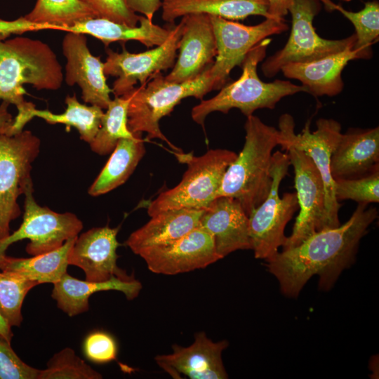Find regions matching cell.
<instances>
[{
	"label": "cell",
	"mask_w": 379,
	"mask_h": 379,
	"mask_svg": "<svg viewBox=\"0 0 379 379\" xmlns=\"http://www.w3.org/2000/svg\"><path fill=\"white\" fill-rule=\"evenodd\" d=\"M320 7L319 0L294 1L288 10L292 26L286 44L261 66L266 77L275 76L286 65L315 60L354 46L357 40L354 34L338 40L326 39L318 35L313 20Z\"/></svg>",
	"instance_id": "obj_9"
},
{
	"label": "cell",
	"mask_w": 379,
	"mask_h": 379,
	"mask_svg": "<svg viewBox=\"0 0 379 379\" xmlns=\"http://www.w3.org/2000/svg\"><path fill=\"white\" fill-rule=\"evenodd\" d=\"M179 53L172 70L164 76L173 82L195 78L213 62L217 54L215 34L209 15L194 13L183 16Z\"/></svg>",
	"instance_id": "obj_18"
},
{
	"label": "cell",
	"mask_w": 379,
	"mask_h": 379,
	"mask_svg": "<svg viewBox=\"0 0 379 379\" xmlns=\"http://www.w3.org/2000/svg\"><path fill=\"white\" fill-rule=\"evenodd\" d=\"M210 67L195 78L180 83L169 81L159 72L145 84L127 93L130 98L127 113L128 130L132 133L145 132L147 139L158 138L166 142L173 152H182L162 133L159 122L182 100L188 97L202 100L214 90Z\"/></svg>",
	"instance_id": "obj_5"
},
{
	"label": "cell",
	"mask_w": 379,
	"mask_h": 379,
	"mask_svg": "<svg viewBox=\"0 0 379 379\" xmlns=\"http://www.w3.org/2000/svg\"><path fill=\"white\" fill-rule=\"evenodd\" d=\"M128 7L134 13H140L152 21L154 13L161 6V0H124Z\"/></svg>",
	"instance_id": "obj_39"
},
{
	"label": "cell",
	"mask_w": 379,
	"mask_h": 379,
	"mask_svg": "<svg viewBox=\"0 0 379 379\" xmlns=\"http://www.w3.org/2000/svg\"><path fill=\"white\" fill-rule=\"evenodd\" d=\"M62 81V67L47 44L22 36L0 40V100L18 109L13 131L23 130L29 122V112L35 107L24 99L23 85L55 91L61 87Z\"/></svg>",
	"instance_id": "obj_2"
},
{
	"label": "cell",
	"mask_w": 379,
	"mask_h": 379,
	"mask_svg": "<svg viewBox=\"0 0 379 379\" xmlns=\"http://www.w3.org/2000/svg\"><path fill=\"white\" fill-rule=\"evenodd\" d=\"M76 238L67 240L57 249L31 258H13L5 254L0 258V270L39 284H55L67 272L69 253Z\"/></svg>",
	"instance_id": "obj_29"
},
{
	"label": "cell",
	"mask_w": 379,
	"mask_h": 379,
	"mask_svg": "<svg viewBox=\"0 0 379 379\" xmlns=\"http://www.w3.org/2000/svg\"><path fill=\"white\" fill-rule=\"evenodd\" d=\"M379 128H352L342 133L330 162L332 178H352L378 168Z\"/></svg>",
	"instance_id": "obj_21"
},
{
	"label": "cell",
	"mask_w": 379,
	"mask_h": 379,
	"mask_svg": "<svg viewBox=\"0 0 379 379\" xmlns=\"http://www.w3.org/2000/svg\"><path fill=\"white\" fill-rule=\"evenodd\" d=\"M198 227L213 237L220 259L237 250L251 249L248 216L236 199L216 197L204 209Z\"/></svg>",
	"instance_id": "obj_20"
},
{
	"label": "cell",
	"mask_w": 379,
	"mask_h": 379,
	"mask_svg": "<svg viewBox=\"0 0 379 379\" xmlns=\"http://www.w3.org/2000/svg\"><path fill=\"white\" fill-rule=\"evenodd\" d=\"M40 144L30 131L13 135L0 132V239L10 234L11 222L21 213L18 198L33 185L32 164Z\"/></svg>",
	"instance_id": "obj_8"
},
{
	"label": "cell",
	"mask_w": 379,
	"mask_h": 379,
	"mask_svg": "<svg viewBox=\"0 0 379 379\" xmlns=\"http://www.w3.org/2000/svg\"><path fill=\"white\" fill-rule=\"evenodd\" d=\"M354 46L342 51L306 62L290 63L283 66V74L302 83L308 93L314 96H334L343 89L342 72L353 60L360 59Z\"/></svg>",
	"instance_id": "obj_23"
},
{
	"label": "cell",
	"mask_w": 379,
	"mask_h": 379,
	"mask_svg": "<svg viewBox=\"0 0 379 379\" xmlns=\"http://www.w3.org/2000/svg\"><path fill=\"white\" fill-rule=\"evenodd\" d=\"M33 185L25 192L24 214L20 227L7 237L0 239V258L12 244L29 239L27 253L32 255L45 253L62 246L77 237L83 229V223L74 213H57L39 205L33 196Z\"/></svg>",
	"instance_id": "obj_11"
},
{
	"label": "cell",
	"mask_w": 379,
	"mask_h": 379,
	"mask_svg": "<svg viewBox=\"0 0 379 379\" xmlns=\"http://www.w3.org/2000/svg\"><path fill=\"white\" fill-rule=\"evenodd\" d=\"M367 206L358 203L343 225L317 232L266 260L283 294L296 298L314 275L319 277L320 289L328 291L333 286L341 272L354 262L361 239L378 217L377 208Z\"/></svg>",
	"instance_id": "obj_1"
},
{
	"label": "cell",
	"mask_w": 379,
	"mask_h": 379,
	"mask_svg": "<svg viewBox=\"0 0 379 379\" xmlns=\"http://www.w3.org/2000/svg\"><path fill=\"white\" fill-rule=\"evenodd\" d=\"M89 18L98 17L79 0H36L33 9L25 16L11 21L0 19V40L13 34L60 30Z\"/></svg>",
	"instance_id": "obj_22"
},
{
	"label": "cell",
	"mask_w": 379,
	"mask_h": 379,
	"mask_svg": "<svg viewBox=\"0 0 379 379\" xmlns=\"http://www.w3.org/2000/svg\"><path fill=\"white\" fill-rule=\"evenodd\" d=\"M161 7L162 19L168 22L194 13L233 21L244 20L250 15L269 18L267 0H163Z\"/></svg>",
	"instance_id": "obj_27"
},
{
	"label": "cell",
	"mask_w": 379,
	"mask_h": 379,
	"mask_svg": "<svg viewBox=\"0 0 379 379\" xmlns=\"http://www.w3.org/2000/svg\"><path fill=\"white\" fill-rule=\"evenodd\" d=\"M138 255L151 272L165 275L202 269L220 259L213 237L199 227L171 244L145 249Z\"/></svg>",
	"instance_id": "obj_15"
},
{
	"label": "cell",
	"mask_w": 379,
	"mask_h": 379,
	"mask_svg": "<svg viewBox=\"0 0 379 379\" xmlns=\"http://www.w3.org/2000/svg\"><path fill=\"white\" fill-rule=\"evenodd\" d=\"M182 32V20L171 27L167 39L161 45L145 52L133 53L125 47L121 53L110 49L103 62L105 76L116 77L112 86L115 97L122 96L135 88L137 83L145 84L154 75L173 67Z\"/></svg>",
	"instance_id": "obj_14"
},
{
	"label": "cell",
	"mask_w": 379,
	"mask_h": 379,
	"mask_svg": "<svg viewBox=\"0 0 379 379\" xmlns=\"http://www.w3.org/2000/svg\"><path fill=\"white\" fill-rule=\"evenodd\" d=\"M62 47L67 59V84L69 86L77 84L80 87L85 103L106 109L112 91L106 82L103 62L100 57L90 52L85 34L67 32L62 39Z\"/></svg>",
	"instance_id": "obj_16"
},
{
	"label": "cell",
	"mask_w": 379,
	"mask_h": 379,
	"mask_svg": "<svg viewBox=\"0 0 379 379\" xmlns=\"http://www.w3.org/2000/svg\"><path fill=\"white\" fill-rule=\"evenodd\" d=\"M131 138L120 139L107 162L88 188L93 197L106 194L123 185L133 173L145 154L142 133Z\"/></svg>",
	"instance_id": "obj_28"
},
{
	"label": "cell",
	"mask_w": 379,
	"mask_h": 379,
	"mask_svg": "<svg viewBox=\"0 0 379 379\" xmlns=\"http://www.w3.org/2000/svg\"><path fill=\"white\" fill-rule=\"evenodd\" d=\"M139 25L128 26L102 18H89L65 27L60 31L89 34L100 40L105 46L116 41L135 40L147 48L163 44L168 37L171 27L164 28L140 15Z\"/></svg>",
	"instance_id": "obj_26"
},
{
	"label": "cell",
	"mask_w": 379,
	"mask_h": 379,
	"mask_svg": "<svg viewBox=\"0 0 379 379\" xmlns=\"http://www.w3.org/2000/svg\"><path fill=\"white\" fill-rule=\"evenodd\" d=\"M336 199H351L358 203H378L379 168L358 178L334 179Z\"/></svg>",
	"instance_id": "obj_35"
},
{
	"label": "cell",
	"mask_w": 379,
	"mask_h": 379,
	"mask_svg": "<svg viewBox=\"0 0 379 379\" xmlns=\"http://www.w3.org/2000/svg\"><path fill=\"white\" fill-rule=\"evenodd\" d=\"M39 369L25 363L0 336V379H38Z\"/></svg>",
	"instance_id": "obj_36"
},
{
	"label": "cell",
	"mask_w": 379,
	"mask_h": 379,
	"mask_svg": "<svg viewBox=\"0 0 379 379\" xmlns=\"http://www.w3.org/2000/svg\"><path fill=\"white\" fill-rule=\"evenodd\" d=\"M229 343L214 342L201 331L194 335L188 347L173 345V352L155 357L158 366L173 378L182 375L190 379H225L228 375L222 359V353Z\"/></svg>",
	"instance_id": "obj_17"
},
{
	"label": "cell",
	"mask_w": 379,
	"mask_h": 379,
	"mask_svg": "<svg viewBox=\"0 0 379 379\" xmlns=\"http://www.w3.org/2000/svg\"><path fill=\"white\" fill-rule=\"evenodd\" d=\"M295 0H267L269 18L284 19Z\"/></svg>",
	"instance_id": "obj_40"
},
{
	"label": "cell",
	"mask_w": 379,
	"mask_h": 379,
	"mask_svg": "<svg viewBox=\"0 0 379 379\" xmlns=\"http://www.w3.org/2000/svg\"><path fill=\"white\" fill-rule=\"evenodd\" d=\"M272 185L265 199L248 215L251 249L255 258L265 261L283 246L287 237L284 229L298 208L295 192L285 193L281 198L279 190L291 165L288 154L277 151L272 154Z\"/></svg>",
	"instance_id": "obj_7"
},
{
	"label": "cell",
	"mask_w": 379,
	"mask_h": 379,
	"mask_svg": "<svg viewBox=\"0 0 379 379\" xmlns=\"http://www.w3.org/2000/svg\"><path fill=\"white\" fill-rule=\"evenodd\" d=\"M67 108L62 114H54L49 110L35 108L29 112L31 120L39 117L51 124H62L77 129L80 138L90 144L101 125L104 112L96 105H86L79 102L75 94L65 98Z\"/></svg>",
	"instance_id": "obj_30"
},
{
	"label": "cell",
	"mask_w": 379,
	"mask_h": 379,
	"mask_svg": "<svg viewBox=\"0 0 379 379\" xmlns=\"http://www.w3.org/2000/svg\"><path fill=\"white\" fill-rule=\"evenodd\" d=\"M342 1H350L352 0H342Z\"/></svg>",
	"instance_id": "obj_42"
},
{
	"label": "cell",
	"mask_w": 379,
	"mask_h": 379,
	"mask_svg": "<svg viewBox=\"0 0 379 379\" xmlns=\"http://www.w3.org/2000/svg\"><path fill=\"white\" fill-rule=\"evenodd\" d=\"M187 169L173 188L164 191L147 207L151 217L161 211L179 208H206L216 197L223 176L237 156L234 152L210 149L201 156L173 152Z\"/></svg>",
	"instance_id": "obj_6"
},
{
	"label": "cell",
	"mask_w": 379,
	"mask_h": 379,
	"mask_svg": "<svg viewBox=\"0 0 379 379\" xmlns=\"http://www.w3.org/2000/svg\"><path fill=\"white\" fill-rule=\"evenodd\" d=\"M119 228H92L77 236L69 253L68 263L83 270L86 280L105 281L126 274L118 267L117 253Z\"/></svg>",
	"instance_id": "obj_19"
},
{
	"label": "cell",
	"mask_w": 379,
	"mask_h": 379,
	"mask_svg": "<svg viewBox=\"0 0 379 379\" xmlns=\"http://www.w3.org/2000/svg\"><path fill=\"white\" fill-rule=\"evenodd\" d=\"M39 284L9 272H0V313L10 326H20L24 299Z\"/></svg>",
	"instance_id": "obj_33"
},
{
	"label": "cell",
	"mask_w": 379,
	"mask_h": 379,
	"mask_svg": "<svg viewBox=\"0 0 379 379\" xmlns=\"http://www.w3.org/2000/svg\"><path fill=\"white\" fill-rule=\"evenodd\" d=\"M0 336L11 342L13 336L11 326L7 323L6 319L0 313Z\"/></svg>",
	"instance_id": "obj_41"
},
{
	"label": "cell",
	"mask_w": 379,
	"mask_h": 379,
	"mask_svg": "<svg viewBox=\"0 0 379 379\" xmlns=\"http://www.w3.org/2000/svg\"><path fill=\"white\" fill-rule=\"evenodd\" d=\"M129 101L127 94L111 100L102 117L100 128L89 144L93 152L100 155L109 154L120 139L133 137L134 134L127 126Z\"/></svg>",
	"instance_id": "obj_31"
},
{
	"label": "cell",
	"mask_w": 379,
	"mask_h": 379,
	"mask_svg": "<svg viewBox=\"0 0 379 379\" xmlns=\"http://www.w3.org/2000/svg\"><path fill=\"white\" fill-rule=\"evenodd\" d=\"M98 18H105L128 26L138 25L140 15L132 11L124 0H79Z\"/></svg>",
	"instance_id": "obj_37"
},
{
	"label": "cell",
	"mask_w": 379,
	"mask_h": 379,
	"mask_svg": "<svg viewBox=\"0 0 379 379\" xmlns=\"http://www.w3.org/2000/svg\"><path fill=\"white\" fill-rule=\"evenodd\" d=\"M319 1L324 4L326 10L338 11L352 22L357 39L354 48L358 51L360 59H370L372 56L371 46L379 38L378 1H367L361 11L352 12L331 0Z\"/></svg>",
	"instance_id": "obj_32"
},
{
	"label": "cell",
	"mask_w": 379,
	"mask_h": 379,
	"mask_svg": "<svg viewBox=\"0 0 379 379\" xmlns=\"http://www.w3.org/2000/svg\"><path fill=\"white\" fill-rule=\"evenodd\" d=\"M288 154L294 169L295 188L299 214L291 234L283 249L294 247L314 233L326 230L325 188L322 177L310 159L302 150L291 145L281 147Z\"/></svg>",
	"instance_id": "obj_13"
},
{
	"label": "cell",
	"mask_w": 379,
	"mask_h": 379,
	"mask_svg": "<svg viewBox=\"0 0 379 379\" xmlns=\"http://www.w3.org/2000/svg\"><path fill=\"white\" fill-rule=\"evenodd\" d=\"M102 375L79 357L74 351L65 347L55 354L47 366L39 370L38 379H100Z\"/></svg>",
	"instance_id": "obj_34"
},
{
	"label": "cell",
	"mask_w": 379,
	"mask_h": 379,
	"mask_svg": "<svg viewBox=\"0 0 379 379\" xmlns=\"http://www.w3.org/2000/svg\"><path fill=\"white\" fill-rule=\"evenodd\" d=\"M217 46L215 60L210 67L214 90L222 88L231 71L241 66L247 53L263 39L288 29L284 19L266 18L255 25L210 15Z\"/></svg>",
	"instance_id": "obj_12"
},
{
	"label": "cell",
	"mask_w": 379,
	"mask_h": 379,
	"mask_svg": "<svg viewBox=\"0 0 379 379\" xmlns=\"http://www.w3.org/2000/svg\"><path fill=\"white\" fill-rule=\"evenodd\" d=\"M271 39L266 38L254 46L245 56L239 78L226 86L208 100H201L191 112L194 122L204 126L206 117L212 112L227 114L231 109H239L246 117L259 109H274L284 97L300 92L307 93L302 85L289 81L276 79L265 82L258 77L257 67L265 57Z\"/></svg>",
	"instance_id": "obj_4"
},
{
	"label": "cell",
	"mask_w": 379,
	"mask_h": 379,
	"mask_svg": "<svg viewBox=\"0 0 379 379\" xmlns=\"http://www.w3.org/2000/svg\"><path fill=\"white\" fill-rule=\"evenodd\" d=\"M243 149L227 168L218 197L241 204L248 216L267 197L272 181V150L280 145L279 129L253 114L246 117Z\"/></svg>",
	"instance_id": "obj_3"
},
{
	"label": "cell",
	"mask_w": 379,
	"mask_h": 379,
	"mask_svg": "<svg viewBox=\"0 0 379 379\" xmlns=\"http://www.w3.org/2000/svg\"><path fill=\"white\" fill-rule=\"evenodd\" d=\"M51 297L57 302L58 308L69 317L78 315L88 310V300L96 292L118 291L128 300L138 297L142 288L141 283L133 276H114L105 281H91L78 279L65 273L53 284Z\"/></svg>",
	"instance_id": "obj_24"
},
{
	"label": "cell",
	"mask_w": 379,
	"mask_h": 379,
	"mask_svg": "<svg viewBox=\"0 0 379 379\" xmlns=\"http://www.w3.org/2000/svg\"><path fill=\"white\" fill-rule=\"evenodd\" d=\"M317 129L310 130V121H307L301 133H295L293 118L288 114H282L279 121L281 137L280 146L291 145L304 151L319 170L325 188L326 229L338 227L341 204L336 199L334 180L330 171L331 157L341 133V126L332 119L321 118L317 121Z\"/></svg>",
	"instance_id": "obj_10"
},
{
	"label": "cell",
	"mask_w": 379,
	"mask_h": 379,
	"mask_svg": "<svg viewBox=\"0 0 379 379\" xmlns=\"http://www.w3.org/2000/svg\"><path fill=\"white\" fill-rule=\"evenodd\" d=\"M117 350L113 336L102 331L90 333L83 343L85 357L95 364H105L116 360Z\"/></svg>",
	"instance_id": "obj_38"
},
{
	"label": "cell",
	"mask_w": 379,
	"mask_h": 379,
	"mask_svg": "<svg viewBox=\"0 0 379 379\" xmlns=\"http://www.w3.org/2000/svg\"><path fill=\"white\" fill-rule=\"evenodd\" d=\"M205 208H179L161 211L133 232L126 244L135 253L171 244L199 226Z\"/></svg>",
	"instance_id": "obj_25"
}]
</instances>
